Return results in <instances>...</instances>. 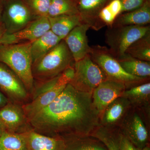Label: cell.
<instances>
[{
	"mask_svg": "<svg viewBox=\"0 0 150 150\" xmlns=\"http://www.w3.org/2000/svg\"><path fill=\"white\" fill-rule=\"evenodd\" d=\"M0 121L8 132L24 133L32 129L22 105L10 100L0 108Z\"/></svg>",
	"mask_w": 150,
	"mask_h": 150,
	"instance_id": "11",
	"label": "cell"
},
{
	"mask_svg": "<svg viewBox=\"0 0 150 150\" xmlns=\"http://www.w3.org/2000/svg\"><path fill=\"white\" fill-rule=\"evenodd\" d=\"M62 40L51 30L31 42L30 52L32 64L58 45Z\"/></svg>",
	"mask_w": 150,
	"mask_h": 150,
	"instance_id": "20",
	"label": "cell"
},
{
	"mask_svg": "<svg viewBox=\"0 0 150 150\" xmlns=\"http://www.w3.org/2000/svg\"><path fill=\"white\" fill-rule=\"evenodd\" d=\"M36 18L23 0L3 1L1 22L5 28L6 34L17 32Z\"/></svg>",
	"mask_w": 150,
	"mask_h": 150,
	"instance_id": "8",
	"label": "cell"
},
{
	"mask_svg": "<svg viewBox=\"0 0 150 150\" xmlns=\"http://www.w3.org/2000/svg\"><path fill=\"white\" fill-rule=\"evenodd\" d=\"M6 33V30L4 25L1 21L0 22V45L2 44L3 37Z\"/></svg>",
	"mask_w": 150,
	"mask_h": 150,
	"instance_id": "33",
	"label": "cell"
},
{
	"mask_svg": "<svg viewBox=\"0 0 150 150\" xmlns=\"http://www.w3.org/2000/svg\"><path fill=\"white\" fill-rule=\"evenodd\" d=\"M90 28L88 25L82 23L73 29L64 39L75 62L82 59L89 53L91 46L88 45L86 33Z\"/></svg>",
	"mask_w": 150,
	"mask_h": 150,
	"instance_id": "14",
	"label": "cell"
},
{
	"mask_svg": "<svg viewBox=\"0 0 150 150\" xmlns=\"http://www.w3.org/2000/svg\"><path fill=\"white\" fill-rule=\"evenodd\" d=\"M107 5L116 17L122 13L123 6L120 0H111Z\"/></svg>",
	"mask_w": 150,
	"mask_h": 150,
	"instance_id": "31",
	"label": "cell"
},
{
	"mask_svg": "<svg viewBox=\"0 0 150 150\" xmlns=\"http://www.w3.org/2000/svg\"><path fill=\"white\" fill-rule=\"evenodd\" d=\"M91 136L100 141L108 150H119L118 132L112 131L100 125Z\"/></svg>",
	"mask_w": 150,
	"mask_h": 150,
	"instance_id": "27",
	"label": "cell"
},
{
	"mask_svg": "<svg viewBox=\"0 0 150 150\" xmlns=\"http://www.w3.org/2000/svg\"><path fill=\"white\" fill-rule=\"evenodd\" d=\"M23 1L35 17H47L51 0H23Z\"/></svg>",
	"mask_w": 150,
	"mask_h": 150,
	"instance_id": "28",
	"label": "cell"
},
{
	"mask_svg": "<svg viewBox=\"0 0 150 150\" xmlns=\"http://www.w3.org/2000/svg\"><path fill=\"white\" fill-rule=\"evenodd\" d=\"M0 89L12 102L27 103L30 94L20 79L5 65L0 63Z\"/></svg>",
	"mask_w": 150,
	"mask_h": 150,
	"instance_id": "10",
	"label": "cell"
},
{
	"mask_svg": "<svg viewBox=\"0 0 150 150\" xmlns=\"http://www.w3.org/2000/svg\"><path fill=\"white\" fill-rule=\"evenodd\" d=\"M50 30L49 19L47 16L34 19L21 30L4 35L1 44H16L34 41Z\"/></svg>",
	"mask_w": 150,
	"mask_h": 150,
	"instance_id": "12",
	"label": "cell"
},
{
	"mask_svg": "<svg viewBox=\"0 0 150 150\" xmlns=\"http://www.w3.org/2000/svg\"><path fill=\"white\" fill-rule=\"evenodd\" d=\"M27 150H66L62 137H51L38 133L32 129L27 132Z\"/></svg>",
	"mask_w": 150,
	"mask_h": 150,
	"instance_id": "17",
	"label": "cell"
},
{
	"mask_svg": "<svg viewBox=\"0 0 150 150\" xmlns=\"http://www.w3.org/2000/svg\"><path fill=\"white\" fill-rule=\"evenodd\" d=\"M150 32L149 25H112L105 31V42L112 55L117 60H120L126 56V51L132 43Z\"/></svg>",
	"mask_w": 150,
	"mask_h": 150,
	"instance_id": "4",
	"label": "cell"
},
{
	"mask_svg": "<svg viewBox=\"0 0 150 150\" xmlns=\"http://www.w3.org/2000/svg\"><path fill=\"white\" fill-rule=\"evenodd\" d=\"M27 132L5 131L0 137V150H27Z\"/></svg>",
	"mask_w": 150,
	"mask_h": 150,
	"instance_id": "24",
	"label": "cell"
},
{
	"mask_svg": "<svg viewBox=\"0 0 150 150\" xmlns=\"http://www.w3.org/2000/svg\"><path fill=\"white\" fill-rule=\"evenodd\" d=\"M2 1H6V0H1Z\"/></svg>",
	"mask_w": 150,
	"mask_h": 150,
	"instance_id": "39",
	"label": "cell"
},
{
	"mask_svg": "<svg viewBox=\"0 0 150 150\" xmlns=\"http://www.w3.org/2000/svg\"><path fill=\"white\" fill-rule=\"evenodd\" d=\"M119 150H141L131 143L120 131H118Z\"/></svg>",
	"mask_w": 150,
	"mask_h": 150,
	"instance_id": "30",
	"label": "cell"
},
{
	"mask_svg": "<svg viewBox=\"0 0 150 150\" xmlns=\"http://www.w3.org/2000/svg\"><path fill=\"white\" fill-rule=\"evenodd\" d=\"M119 131L140 149L148 145L147 129L142 117L135 110H129L120 124Z\"/></svg>",
	"mask_w": 150,
	"mask_h": 150,
	"instance_id": "9",
	"label": "cell"
},
{
	"mask_svg": "<svg viewBox=\"0 0 150 150\" xmlns=\"http://www.w3.org/2000/svg\"><path fill=\"white\" fill-rule=\"evenodd\" d=\"M75 61L64 39L40 59L32 64L34 81H43L62 74Z\"/></svg>",
	"mask_w": 150,
	"mask_h": 150,
	"instance_id": "3",
	"label": "cell"
},
{
	"mask_svg": "<svg viewBox=\"0 0 150 150\" xmlns=\"http://www.w3.org/2000/svg\"><path fill=\"white\" fill-rule=\"evenodd\" d=\"M91 58L104 72L107 79L122 83L127 87L137 85L146 81L147 79L134 76L126 72L118 60L105 46H91L88 54Z\"/></svg>",
	"mask_w": 150,
	"mask_h": 150,
	"instance_id": "5",
	"label": "cell"
},
{
	"mask_svg": "<svg viewBox=\"0 0 150 150\" xmlns=\"http://www.w3.org/2000/svg\"><path fill=\"white\" fill-rule=\"evenodd\" d=\"M100 120L92 93L80 91L69 83L53 102L28 121L38 133L62 137L91 136L100 126Z\"/></svg>",
	"mask_w": 150,
	"mask_h": 150,
	"instance_id": "1",
	"label": "cell"
},
{
	"mask_svg": "<svg viewBox=\"0 0 150 150\" xmlns=\"http://www.w3.org/2000/svg\"><path fill=\"white\" fill-rule=\"evenodd\" d=\"M74 67V75L69 83L80 91L92 93L100 83L107 79L104 72L92 60L88 54L75 62Z\"/></svg>",
	"mask_w": 150,
	"mask_h": 150,
	"instance_id": "6",
	"label": "cell"
},
{
	"mask_svg": "<svg viewBox=\"0 0 150 150\" xmlns=\"http://www.w3.org/2000/svg\"><path fill=\"white\" fill-rule=\"evenodd\" d=\"M79 14L77 2L74 0H51L48 17Z\"/></svg>",
	"mask_w": 150,
	"mask_h": 150,
	"instance_id": "26",
	"label": "cell"
},
{
	"mask_svg": "<svg viewBox=\"0 0 150 150\" xmlns=\"http://www.w3.org/2000/svg\"><path fill=\"white\" fill-rule=\"evenodd\" d=\"M125 55L150 62V32L132 43L126 50Z\"/></svg>",
	"mask_w": 150,
	"mask_h": 150,
	"instance_id": "25",
	"label": "cell"
},
{
	"mask_svg": "<svg viewBox=\"0 0 150 150\" xmlns=\"http://www.w3.org/2000/svg\"><path fill=\"white\" fill-rule=\"evenodd\" d=\"M123 6L122 13L134 10L142 6L145 0H120Z\"/></svg>",
	"mask_w": 150,
	"mask_h": 150,
	"instance_id": "29",
	"label": "cell"
},
{
	"mask_svg": "<svg viewBox=\"0 0 150 150\" xmlns=\"http://www.w3.org/2000/svg\"><path fill=\"white\" fill-rule=\"evenodd\" d=\"M74 73V66L68 67L49 87L40 93L30 102L23 105L28 120L56 99L72 80Z\"/></svg>",
	"mask_w": 150,
	"mask_h": 150,
	"instance_id": "7",
	"label": "cell"
},
{
	"mask_svg": "<svg viewBox=\"0 0 150 150\" xmlns=\"http://www.w3.org/2000/svg\"><path fill=\"white\" fill-rule=\"evenodd\" d=\"M141 150H150L149 146V145H147V146H146L142 148Z\"/></svg>",
	"mask_w": 150,
	"mask_h": 150,
	"instance_id": "36",
	"label": "cell"
},
{
	"mask_svg": "<svg viewBox=\"0 0 150 150\" xmlns=\"http://www.w3.org/2000/svg\"><path fill=\"white\" fill-rule=\"evenodd\" d=\"M121 96L129 100L131 106L144 107L149 105L150 82L137 85L125 90Z\"/></svg>",
	"mask_w": 150,
	"mask_h": 150,
	"instance_id": "22",
	"label": "cell"
},
{
	"mask_svg": "<svg viewBox=\"0 0 150 150\" xmlns=\"http://www.w3.org/2000/svg\"><path fill=\"white\" fill-rule=\"evenodd\" d=\"M48 18L50 30L62 40L75 27L83 23L79 14Z\"/></svg>",
	"mask_w": 150,
	"mask_h": 150,
	"instance_id": "19",
	"label": "cell"
},
{
	"mask_svg": "<svg viewBox=\"0 0 150 150\" xmlns=\"http://www.w3.org/2000/svg\"><path fill=\"white\" fill-rule=\"evenodd\" d=\"M74 1H76L77 2L78 1V0H74Z\"/></svg>",
	"mask_w": 150,
	"mask_h": 150,
	"instance_id": "38",
	"label": "cell"
},
{
	"mask_svg": "<svg viewBox=\"0 0 150 150\" xmlns=\"http://www.w3.org/2000/svg\"><path fill=\"white\" fill-rule=\"evenodd\" d=\"M62 137L65 141L66 150H108L102 142L91 136L68 135Z\"/></svg>",
	"mask_w": 150,
	"mask_h": 150,
	"instance_id": "21",
	"label": "cell"
},
{
	"mask_svg": "<svg viewBox=\"0 0 150 150\" xmlns=\"http://www.w3.org/2000/svg\"><path fill=\"white\" fill-rule=\"evenodd\" d=\"M150 23V3L145 1L139 8L120 14L112 26L146 25Z\"/></svg>",
	"mask_w": 150,
	"mask_h": 150,
	"instance_id": "18",
	"label": "cell"
},
{
	"mask_svg": "<svg viewBox=\"0 0 150 150\" xmlns=\"http://www.w3.org/2000/svg\"><path fill=\"white\" fill-rule=\"evenodd\" d=\"M124 71L134 76L148 79L150 76V62L141 61L126 56L118 60Z\"/></svg>",
	"mask_w": 150,
	"mask_h": 150,
	"instance_id": "23",
	"label": "cell"
},
{
	"mask_svg": "<svg viewBox=\"0 0 150 150\" xmlns=\"http://www.w3.org/2000/svg\"><path fill=\"white\" fill-rule=\"evenodd\" d=\"M126 88V86L122 83L106 79L94 90L93 101L100 116L108 105L121 96Z\"/></svg>",
	"mask_w": 150,
	"mask_h": 150,
	"instance_id": "13",
	"label": "cell"
},
{
	"mask_svg": "<svg viewBox=\"0 0 150 150\" xmlns=\"http://www.w3.org/2000/svg\"><path fill=\"white\" fill-rule=\"evenodd\" d=\"M109 0H78L77 2L79 14L83 23L89 25L94 30L101 29L98 19L100 11Z\"/></svg>",
	"mask_w": 150,
	"mask_h": 150,
	"instance_id": "16",
	"label": "cell"
},
{
	"mask_svg": "<svg viewBox=\"0 0 150 150\" xmlns=\"http://www.w3.org/2000/svg\"><path fill=\"white\" fill-rule=\"evenodd\" d=\"M145 1L148 2L150 3V0H145Z\"/></svg>",
	"mask_w": 150,
	"mask_h": 150,
	"instance_id": "37",
	"label": "cell"
},
{
	"mask_svg": "<svg viewBox=\"0 0 150 150\" xmlns=\"http://www.w3.org/2000/svg\"><path fill=\"white\" fill-rule=\"evenodd\" d=\"M9 101L8 98L0 91V108L4 106Z\"/></svg>",
	"mask_w": 150,
	"mask_h": 150,
	"instance_id": "32",
	"label": "cell"
},
{
	"mask_svg": "<svg viewBox=\"0 0 150 150\" xmlns=\"http://www.w3.org/2000/svg\"><path fill=\"white\" fill-rule=\"evenodd\" d=\"M6 129L5 128L4 126V125L0 121V137L1 136L2 134L6 131Z\"/></svg>",
	"mask_w": 150,
	"mask_h": 150,
	"instance_id": "34",
	"label": "cell"
},
{
	"mask_svg": "<svg viewBox=\"0 0 150 150\" xmlns=\"http://www.w3.org/2000/svg\"><path fill=\"white\" fill-rule=\"evenodd\" d=\"M3 10V1L0 0V22L1 21L2 13Z\"/></svg>",
	"mask_w": 150,
	"mask_h": 150,
	"instance_id": "35",
	"label": "cell"
},
{
	"mask_svg": "<svg viewBox=\"0 0 150 150\" xmlns=\"http://www.w3.org/2000/svg\"><path fill=\"white\" fill-rule=\"evenodd\" d=\"M131 107L129 100L119 97L108 105L100 115V125L112 129L118 124L120 125Z\"/></svg>",
	"mask_w": 150,
	"mask_h": 150,
	"instance_id": "15",
	"label": "cell"
},
{
	"mask_svg": "<svg viewBox=\"0 0 150 150\" xmlns=\"http://www.w3.org/2000/svg\"><path fill=\"white\" fill-rule=\"evenodd\" d=\"M31 42L0 45V63L5 65L20 79L30 94L34 88L32 72Z\"/></svg>",
	"mask_w": 150,
	"mask_h": 150,
	"instance_id": "2",
	"label": "cell"
}]
</instances>
